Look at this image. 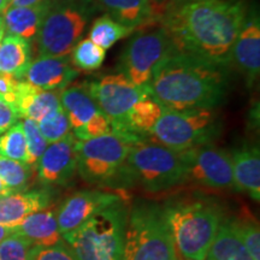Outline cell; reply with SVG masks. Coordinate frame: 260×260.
<instances>
[{
    "instance_id": "obj_1",
    "label": "cell",
    "mask_w": 260,
    "mask_h": 260,
    "mask_svg": "<svg viewBox=\"0 0 260 260\" xmlns=\"http://www.w3.org/2000/svg\"><path fill=\"white\" fill-rule=\"evenodd\" d=\"M246 17L242 2L188 0L165 8L161 28L174 50L226 65Z\"/></svg>"
},
{
    "instance_id": "obj_2",
    "label": "cell",
    "mask_w": 260,
    "mask_h": 260,
    "mask_svg": "<svg viewBox=\"0 0 260 260\" xmlns=\"http://www.w3.org/2000/svg\"><path fill=\"white\" fill-rule=\"evenodd\" d=\"M225 65L172 50L155 68L149 96L171 110H213L225 99Z\"/></svg>"
},
{
    "instance_id": "obj_3",
    "label": "cell",
    "mask_w": 260,
    "mask_h": 260,
    "mask_svg": "<svg viewBox=\"0 0 260 260\" xmlns=\"http://www.w3.org/2000/svg\"><path fill=\"white\" fill-rule=\"evenodd\" d=\"M165 218L183 260H206L223 216L209 200H180L162 207Z\"/></svg>"
},
{
    "instance_id": "obj_4",
    "label": "cell",
    "mask_w": 260,
    "mask_h": 260,
    "mask_svg": "<svg viewBox=\"0 0 260 260\" xmlns=\"http://www.w3.org/2000/svg\"><path fill=\"white\" fill-rule=\"evenodd\" d=\"M186 182L181 152L153 141L135 142L111 187L138 183L151 193L169 190Z\"/></svg>"
},
{
    "instance_id": "obj_5",
    "label": "cell",
    "mask_w": 260,
    "mask_h": 260,
    "mask_svg": "<svg viewBox=\"0 0 260 260\" xmlns=\"http://www.w3.org/2000/svg\"><path fill=\"white\" fill-rule=\"evenodd\" d=\"M128 210L124 203L106 207L63 235L77 260H122Z\"/></svg>"
},
{
    "instance_id": "obj_6",
    "label": "cell",
    "mask_w": 260,
    "mask_h": 260,
    "mask_svg": "<svg viewBox=\"0 0 260 260\" xmlns=\"http://www.w3.org/2000/svg\"><path fill=\"white\" fill-rule=\"evenodd\" d=\"M122 260H181L162 207L140 203L128 212Z\"/></svg>"
},
{
    "instance_id": "obj_7",
    "label": "cell",
    "mask_w": 260,
    "mask_h": 260,
    "mask_svg": "<svg viewBox=\"0 0 260 260\" xmlns=\"http://www.w3.org/2000/svg\"><path fill=\"white\" fill-rule=\"evenodd\" d=\"M220 124L213 110H162L152 129V141L172 149H187L211 144L219 134Z\"/></svg>"
},
{
    "instance_id": "obj_8",
    "label": "cell",
    "mask_w": 260,
    "mask_h": 260,
    "mask_svg": "<svg viewBox=\"0 0 260 260\" xmlns=\"http://www.w3.org/2000/svg\"><path fill=\"white\" fill-rule=\"evenodd\" d=\"M142 139L111 130L105 135L76 141L77 170L90 184L111 187L135 142Z\"/></svg>"
},
{
    "instance_id": "obj_9",
    "label": "cell",
    "mask_w": 260,
    "mask_h": 260,
    "mask_svg": "<svg viewBox=\"0 0 260 260\" xmlns=\"http://www.w3.org/2000/svg\"><path fill=\"white\" fill-rule=\"evenodd\" d=\"M93 0H64L52 5L37 35L39 56H70L93 14Z\"/></svg>"
},
{
    "instance_id": "obj_10",
    "label": "cell",
    "mask_w": 260,
    "mask_h": 260,
    "mask_svg": "<svg viewBox=\"0 0 260 260\" xmlns=\"http://www.w3.org/2000/svg\"><path fill=\"white\" fill-rule=\"evenodd\" d=\"M174 50L162 28L133 38L121 56L119 70L133 83L147 87L158 64Z\"/></svg>"
},
{
    "instance_id": "obj_11",
    "label": "cell",
    "mask_w": 260,
    "mask_h": 260,
    "mask_svg": "<svg viewBox=\"0 0 260 260\" xmlns=\"http://www.w3.org/2000/svg\"><path fill=\"white\" fill-rule=\"evenodd\" d=\"M86 86L98 107L110 119L112 129L122 124L136 103L149 96L148 87L136 86L123 74L106 75Z\"/></svg>"
},
{
    "instance_id": "obj_12",
    "label": "cell",
    "mask_w": 260,
    "mask_h": 260,
    "mask_svg": "<svg viewBox=\"0 0 260 260\" xmlns=\"http://www.w3.org/2000/svg\"><path fill=\"white\" fill-rule=\"evenodd\" d=\"M186 182L211 189L235 188L230 154L211 144L181 152Z\"/></svg>"
},
{
    "instance_id": "obj_13",
    "label": "cell",
    "mask_w": 260,
    "mask_h": 260,
    "mask_svg": "<svg viewBox=\"0 0 260 260\" xmlns=\"http://www.w3.org/2000/svg\"><path fill=\"white\" fill-rule=\"evenodd\" d=\"M118 201H122L121 195L104 190H81L70 195L56 211L61 235L74 232L94 214Z\"/></svg>"
},
{
    "instance_id": "obj_14",
    "label": "cell",
    "mask_w": 260,
    "mask_h": 260,
    "mask_svg": "<svg viewBox=\"0 0 260 260\" xmlns=\"http://www.w3.org/2000/svg\"><path fill=\"white\" fill-rule=\"evenodd\" d=\"M76 141L73 133L50 144L35 164L39 181L45 187L67 186L77 170Z\"/></svg>"
},
{
    "instance_id": "obj_15",
    "label": "cell",
    "mask_w": 260,
    "mask_h": 260,
    "mask_svg": "<svg viewBox=\"0 0 260 260\" xmlns=\"http://www.w3.org/2000/svg\"><path fill=\"white\" fill-rule=\"evenodd\" d=\"M79 76V70L73 67L70 56H39L30 61L25 80L44 90H63Z\"/></svg>"
},
{
    "instance_id": "obj_16",
    "label": "cell",
    "mask_w": 260,
    "mask_h": 260,
    "mask_svg": "<svg viewBox=\"0 0 260 260\" xmlns=\"http://www.w3.org/2000/svg\"><path fill=\"white\" fill-rule=\"evenodd\" d=\"M232 60L251 87L260 71V21L256 12L247 15L245 23L234 42Z\"/></svg>"
},
{
    "instance_id": "obj_17",
    "label": "cell",
    "mask_w": 260,
    "mask_h": 260,
    "mask_svg": "<svg viewBox=\"0 0 260 260\" xmlns=\"http://www.w3.org/2000/svg\"><path fill=\"white\" fill-rule=\"evenodd\" d=\"M52 205L48 189L23 190L0 197V224L16 225L29 214Z\"/></svg>"
},
{
    "instance_id": "obj_18",
    "label": "cell",
    "mask_w": 260,
    "mask_h": 260,
    "mask_svg": "<svg viewBox=\"0 0 260 260\" xmlns=\"http://www.w3.org/2000/svg\"><path fill=\"white\" fill-rule=\"evenodd\" d=\"M59 93L54 90H44L32 86L27 81L19 80L14 109L19 118H28L39 122L48 113L60 109Z\"/></svg>"
},
{
    "instance_id": "obj_19",
    "label": "cell",
    "mask_w": 260,
    "mask_h": 260,
    "mask_svg": "<svg viewBox=\"0 0 260 260\" xmlns=\"http://www.w3.org/2000/svg\"><path fill=\"white\" fill-rule=\"evenodd\" d=\"M235 188L260 200V153L255 145H242L230 154Z\"/></svg>"
},
{
    "instance_id": "obj_20",
    "label": "cell",
    "mask_w": 260,
    "mask_h": 260,
    "mask_svg": "<svg viewBox=\"0 0 260 260\" xmlns=\"http://www.w3.org/2000/svg\"><path fill=\"white\" fill-rule=\"evenodd\" d=\"M57 207L52 205L29 214L21 223L16 224L15 234L24 237L34 246L50 247L64 241L58 226Z\"/></svg>"
},
{
    "instance_id": "obj_21",
    "label": "cell",
    "mask_w": 260,
    "mask_h": 260,
    "mask_svg": "<svg viewBox=\"0 0 260 260\" xmlns=\"http://www.w3.org/2000/svg\"><path fill=\"white\" fill-rule=\"evenodd\" d=\"M52 6L51 0H45L40 4L27 8L8 6L2 12L5 34L16 35L27 41L37 38L45 17Z\"/></svg>"
},
{
    "instance_id": "obj_22",
    "label": "cell",
    "mask_w": 260,
    "mask_h": 260,
    "mask_svg": "<svg viewBox=\"0 0 260 260\" xmlns=\"http://www.w3.org/2000/svg\"><path fill=\"white\" fill-rule=\"evenodd\" d=\"M61 107L69 119L73 134L83 129L102 110L87 89L86 83L67 87L59 92Z\"/></svg>"
},
{
    "instance_id": "obj_23",
    "label": "cell",
    "mask_w": 260,
    "mask_h": 260,
    "mask_svg": "<svg viewBox=\"0 0 260 260\" xmlns=\"http://www.w3.org/2000/svg\"><path fill=\"white\" fill-rule=\"evenodd\" d=\"M112 19L125 27L135 29L149 23L154 12L149 0H93Z\"/></svg>"
},
{
    "instance_id": "obj_24",
    "label": "cell",
    "mask_w": 260,
    "mask_h": 260,
    "mask_svg": "<svg viewBox=\"0 0 260 260\" xmlns=\"http://www.w3.org/2000/svg\"><path fill=\"white\" fill-rule=\"evenodd\" d=\"M162 110L164 107L153 98H145L132 107L122 124L112 130L145 140L146 135L151 134L154 124L161 116Z\"/></svg>"
},
{
    "instance_id": "obj_25",
    "label": "cell",
    "mask_w": 260,
    "mask_h": 260,
    "mask_svg": "<svg viewBox=\"0 0 260 260\" xmlns=\"http://www.w3.org/2000/svg\"><path fill=\"white\" fill-rule=\"evenodd\" d=\"M30 58L29 41L16 35L5 34L0 44V73L12 75L17 80L24 79Z\"/></svg>"
},
{
    "instance_id": "obj_26",
    "label": "cell",
    "mask_w": 260,
    "mask_h": 260,
    "mask_svg": "<svg viewBox=\"0 0 260 260\" xmlns=\"http://www.w3.org/2000/svg\"><path fill=\"white\" fill-rule=\"evenodd\" d=\"M207 260H254L240 237L225 223L220 222L218 232L210 247Z\"/></svg>"
},
{
    "instance_id": "obj_27",
    "label": "cell",
    "mask_w": 260,
    "mask_h": 260,
    "mask_svg": "<svg viewBox=\"0 0 260 260\" xmlns=\"http://www.w3.org/2000/svg\"><path fill=\"white\" fill-rule=\"evenodd\" d=\"M133 31L134 29L125 27L112 19L110 16L104 15L93 22L88 39L106 51L112 47L117 41L129 37Z\"/></svg>"
},
{
    "instance_id": "obj_28",
    "label": "cell",
    "mask_w": 260,
    "mask_h": 260,
    "mask_svg": "<svg viewBox=\"0 0 260 260\" xmlns=\"http://www.w3.org/2000/svg\"><path fill=\"white\" fill-rule=\"evenodd\" d=\"M32 176V167L27 162L0 157V180L11 191L27 190Z\"/></svg>"
},
{
    "instance_id": "obj_29",
    "label": "cell",
    "mask_w": 260,
    "mask_h": 260,
    "mask_svg": "<svg viewBox=\"0 0 260 260\" xmlns=\"http://www.w3.org/2000/svg\"><path fill=\"white\" fill-rule=\"evenodd\" d=\"M225 223L240 237L254 260H260V230L254 217L242 213L233 219H225Z\"/></svg>"
},
{
    "instance_id": "obj_30",
    "label": "cell",
    "mask_w": 260,
    "mask_h": 260,
    "mask_svg": "<svg viewBox=\"0 0 260 260\" xmlns=\"http://www.w3.org/2000/svg\"><path fill=\"white\" fill-rule=\"evenodd\" d=\"M105 56V50L98 46L89 39H83L75 45L70 53V60L76 69L94 71L102 67Z\"/></svg>"
},
{
    "instance_id": "obj_31",
    "label": "cell",
    "mask_w": 260,
    "mask_h": 260,
    "mask_svg": "<svg viewBox=\"0 0 260 260\" xmlns=\"http://www.w3.org/2000/svg\"><path fill=\"white\" fill-rule=\"evenodd\" d=\"M0 157L28 164L27 141L22 122H17L4 134L0 135Z\"/></svg>"
},
{
    "instance_id": "obj_32",
    "label": "cell",
    "mask_w": 260,
    "mask_h": 260,
    "mask_svg": "<svg viewBox=\"0 0 260 260\" xmlns=\"http://www.w3.org/2000/svg\"><path fill=\"white\" fill-rule=\"evenodd\" d=\"M38 125L48 145L60 141L71 133L69 119L63 107L45 116L38 122Z\"/></svg>"
},
{
    "instance_id": "obj_33",
    "label": "cell",
    "mask_w": 260,
    "mask_h": 260,
    "mask_svg": "<svg viewBox=\"0 0 260 260\" xmlns=\"http://www.w3.org/2000/svg\"><path fill=\"white\" fill-rule=\"evenodd\" d=\"M35 246L14 234L0 243V260H32Z\"/></svg>"
},
{
    "instance_id": "obj_34",
    "label": "cell",
    "mask_w": 260,
    "mask_h": 260,
    "mask_svg": "<svg viewBox=\"0 0 260 260\" xmlns=\"http://www.w3.org/2000/svg\"><path fill=\"white\" fill-rule=\"evenodd\" d=\"M22 124H23L25 141H27L28 164L31 165V167H35L39 158L46 151L48 144L44 136H42L40 129H39L38 122L24 118Z\"/></svg>"
},
{
    "instance_id": "obj_35",
    "label": "cell",
    "mask_w": 260,
    "mask_h": 260,
    "mask_svg": "<svg viewBox=\"0 0 260 260\" xmlns=\"http://www.w3.org/2000/svg\"><path fill=\"white\" fill-rule=\"evenodd\" d=\"M32 260H77L67 242L61 241L56 246H35Z\"/></svg>"
},
{
    "instance_id": "obj_36",
    "label": "cell",
    "mask_w": 260,
    "mask_h": 260,
    "mask_svg": "<svg viewBox=\"0 0 260 260\" xmlns=\"http://www.w3.org/2000/svg\"><path fill=\"white\" fill-rule=\"evenodd\" d=\"M19 80L10 74L0 73V96L14 107Z\"/></svg>"
},
{
    "instance_id": "obj_37",
    "label": "cell",
    "mask_w": 260,
    "mask_h": 260,
    "mask_svg": "<svg viewBox=\"0 0 260 260\" xmlns=\"http://www.w3.org/2000/svg\"><path fill=\"white\" fill-rule=\"evenodd\" d=\"M18 118L19 117L14 107L0 96V135L16 124Z\"/></svg>"
},
{
    "instance_id": "obj_38",
    "label": "cell",
    "mask_w": 260,
    "mask_h": 260,
    "mask_svg": "<svg viewBox=\"0 0 260 260\" xmlns=\"http://www.w3.org/2000/svg\"><path fill=\"white\" fill-rule=\"evenodd\" d=\"M45 0H10L9 6H15V8H27V6H34L40 4Z\"/></svg>"
},
{
    "instance_id": "obj_39",
    "label": "cell",
    "mask_w": 260,
    "mask_h": 260,
    "mask_svg": "<svg viewBox=\"0 0 260 260\" xmlns=\"http://www.w3.org/2000/svg\"><path fill=\"white\" fill-rule=\"evenodd\" d=\"M16 225H6V224H0V243L15 234Z\"/></svg>"
},
{
    "instance_id": "obj_40",
    "label": "cell",
    "mask_w": 260,
    "mask_h": 260,
    "mask_svg": "<svg viewBox=\"0 0 260 260\" xmlns=\"http://www.w3.org/2000/svg\"><path fill=\"white\" fill-rule=\"evenodd\" d=\"M149 3H151L152 9H153V12L155 15V14H157V10L159 8H164V10H165V8H167V5L169 3V0H149Z\"/></svg>"
},
{
    "instance_id": "obj_41",
    "label": "cell",
    "mask_w": 260,
    "mask_h": 260,
    "mask_svg": "<svg viewBox=\"0 0 260 260\" xmlns=\"http://www.w3.org/2000/svg\"><path fill=\"white\" fill-rule=\"evenodd\" d=\"M9 193H11V191H10L8 188L4 186V183H3L2 180H0V197H3V195H6Z\"/></svg>"
},
{
    "instance_id": "obj_42",
    "label": "cell",
    "mask_w": 260,
    "mask_h": 260,
    "mask_svg": "<svg viewBox=\"0 0 260 260\" xmlns=\"http://www.w3.org/2000/svg\"><path fill=\"white\" fill-rule=\"evenodd\" d=\"M10 5V0H0V14Z\"/></svg>"
},
{
    "instance_id": "obj_43",
    "label": "cell",
    "mask_w": 260,
    "mask_h": 260,
    "mask_svg": "<svg viewBox=\"0 0 260 260\" xmlns=\"http://www.w3.org/2000/svg\"><path fill=\"white\" fill-rule=\"evenodd\" d=\"M183 2H188V0H169L168 5H172V4H178V3H183ZM167 5V6H168Z\"/></svg>"
},
{
    "instance_id": "obj_44",
    "label": "cell",
    "mask_w": 260,
    "mask_h": 260,
    "mask_svg": "<svg viewBox=\"0 0 260 260\" xmlns=\"http://www.w3.org/2000/svg\"><path fill=\"white\" fill-rule=\"evenodd\" d=\"M4 37H5V29H4V27H3V28H0V44H2Z\"/></svg>"
},
{
    "instance_id": "obj_45",
    "label": "cell",
    "mask_w": 260,
    "mask_h": 260,
    "mask_svg": "<svg viewBox=\"0 0 260 260\" xmlns=\"http://www.w3.org/2000/svg\"><path fill=\"white\" fill-rule=\"evenodd\" d=\"M4 27V22H3V16L0 14V28Z\"/></svg>"
}]
</instances>
